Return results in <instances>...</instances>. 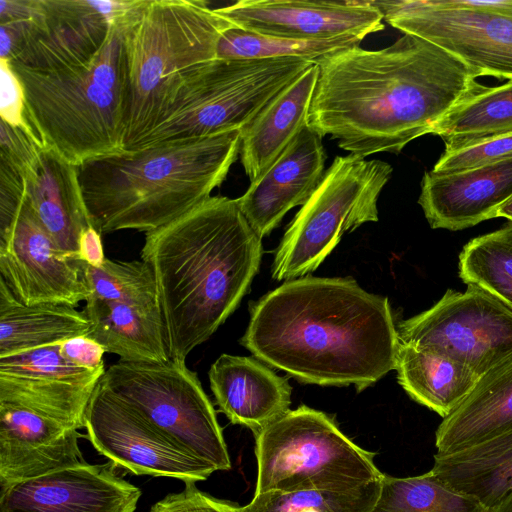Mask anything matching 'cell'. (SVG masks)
Instances as JSON below:
<instances>
[{
	"mask_svg": "<svg viewBox=\"0 0 512 512\" xmlns=\"http://www.w3.org/2000/svg\"><path fill=\"white\" fill-rule=\"evenodd\" d=\"M309 126L361 158L399 153L432 134L444 116L479 83L458 58L420 37L358 47L321 59Z\"/></svg>",
	"mask_w": 512,
	"mask_h": 512,
	"instance_id": "cell-1",
	"label": "cell"
},
{
	"mask_svg": "<svg viewBox=\"0 0 512 512\" xmlns=\"http://www.w3.org/2000/svg\"><path fill=\"white\" fill-rule=\"evenodd\" d=\"M250 311L240 343L300 382L361 391L396 369L400 341L389 301L352 279L289 280Z\"/></svg>",
	"mask_w": 512,
	"mask_h": 512,
	"instance_id": "cell-2",
	"label": "cell"
},
{
	"mask_svg": "<svg viewBox=\"0 0 512 512\" xmlns=\"http://www.w3.org/2000/svg\"><path fill=\"white\" fill-rule=\"evenodd\" d=\"M261 237L237 199L211 196L146 233L170 358L185 361L238 307L259 270Z\"/></svg>",
	"mask_w": 512,
	"mask_h": 512,
	"instance_id": "cell-3",
	"label": "cell"
},
{
	"mask_svg": "<svg viewBox=\"0 0 512 512\" xmlns=\"http://www.w3.org/2000/svg\"><path fill=\"white\" fill-rule=\"evenodd\" d=\"M241 130L122 151L78 166L99 233L154 231L211 197L239 157Z\"/></svg>",
	"mask_w": 512,
	"mask_h": 512,
	"instance_id": "cell-4",
	"label": "cell"
},
{
	"mask_svg": "<svg viewBox=\"0 0 512 512\" xmlns=\"http://www.w3.org/2000/svg\"><path fill=\"white\" fill-rule=\"evenodd\" d=\"M147 2L118 17L102 48L85 63L52 71L10 63L33 133L44 148L73 165L124 151L128 39Z\"/></svg>",
	"mask_w": 512,
	"mask_h": 512,
	"instance_id": "cell-5",
	"label": "cell"
},
{
	"mask_svg": "<svg viewBox=\"0 0 512 512\" xmlns=\"http://www.w3.org/2000/svg\"><path fill=\"white\" fill-rule=\"evenodd\" d=\"M232 25L203 0H148L128 39L124 151L161 122L189 72L217 58L218 41Z\"/></svg>",
	"mask_w": 512,
	"mask_h": 512,
	"instance_id": "cell-6",
	"label": "cell"
},
{
	"mask_svg": "<svg viewBox=\"0 0 512 512\" xmlns=\"http://www.w3.org/2000/svg\"><path fill=\"white\" fill-rule=\"evenodd\" d=\"M315 63L294 57L213 59L192 69L161 122L134 150L243 130ZM133 150V151H134Z\"/></svg>",
	"mask_w": 512,
	"mask_h": 512,
	"instance_id": "cell-7",
	"label": "cell"
},
{
	"mask_svg": "<svg viewBox=\"0 0 512 512\" xmlns=\"http://www.w3.org/2000/svg\"><path fill=\"white\" fill-rule=\"evenodd\" d=\"M255 435V494L351 489L381 480L371 453L335 420L307 406L289 410Z\"/></svg>",
	"mask_w": 512,
	"mask_h": 512,
	"instance_id": "cell-8",
	"label": "cell"
},
{
	"mask_svg": "<svg viewBox=\"0 0 512 512\" xmlns=\"http://www.w3.org/2000/svg\"><path fill=\"white\" fill-rule=\"evenodd\" d=\"M393 172L382 160L336 156L309 200L288 225L271 266L277 281L318 268L346 232L378 221L377 202Z\"/></svg>",
	"mask_w": 512,
	"mask_h": 512,
	"instance_id": "cell-9",
	"label": "cell"
},
{
	"mask_svg": "<svg viewBox=\"0 0 512 512\" xmlns=\"http://www.w3.org/2000/svg\"><path fill=\"white\" fill-rule=\"evenodd\" d=\"M100 383L214 472L231 468L213 404L185 361L119 360L105 371Z\"/></svg>",
	"mask_w": 512,
	"mask_h": 512,
	"instance_id": "cell-10",
	"label": "cell"
},
{
	"mask_svg": "<svg viewBox=\"0 0 512 512\" xmlns=\"http://www.w3.org/2000/svg\"><path fill=\"white\" fill-rule=\"evenodd\" d=\"M403 34L449 52L477 77L512 80V0H370Z\"/></svg>",
	"mask_w": 512,
	"mask_h": 512,
	"instance_id": "cell-11",
	"label": "cell"
},
{
	"mask_svg": "<svg viewBox=\"0 0 512 512\" xmlns=\"http://www.w3.org/2000/svg\"><path fill=\"white\" fill-rule=\"evenodd\" d=\"M400 342L440 350L478 377L512 356V312L475 286L447 290L428 310L397 325Z\"/></svg>",
	"mask_w": 512,
	"mask_h": 512,
	"instance_id": "cell-12",
	"label": "cell"
},
{
	"mask_svg": "<svg viewBox=\"0 0 512 512\" xmlns=\"http://www.w3.org/2000/svg\"><path fill=\"white\" fill-rule=\"evenodd\" d=\"M85 429L100 454L114 466L133 474L195 483L206 480L214 472L180 449L100 381L86 410Z\"/></svg>",
	"mask_w": 512,
	"mask_h": 512,
	"instance_id": "cell-13",
	"label": "cell"
},
{
	"mask_svg": "<svg viewBox=\"0 0 512 512\" xmlns=\"http://www.w3.org/2000/svg\"><path fill=\"white\" fill-rule=\"evenodd\" d=\"M84 266L60 250L26 198L12 226L0 233V278L24 304L86 301Z\"/></svg>",
	"mask_w": 512,
	"mask_h": 512,
	"instance_id": "cell-14",
	"label": "cell"
},
{
	"mask_svg": "<svg viewBox=\"0 0 512 512\" xmlns=\"http://www.w3.org/2000/svg\"><path fill=\"white\" fill-rule=\"evenodd\" d=\"M142 0H41L22 45L10 61L52 71L90 60L104 45L113 22Z\"/></svg>",
	"mask_w": 512,
	"mask_h": 512,
	"instance_id": "cell-15",
	"label": "cell"
},
{
	"mask_svg": "<svg viewBox=\"0 0 512 512\" xmlns=\"http://www.w3.org/2000/svg\"><path fill=\"white\" fill-rule=\"evenodd\" d=\"M105 367L85 369L65 360L60 343L0 358V402L47 413L85 428L90 399Z\"/></svg>",
	"mask_w": 512,
	"mask_h": 512,
	"instance_id": "cell-16",
	"label": "cell"
},
{
	"mask_svg": "<svg viewBox=\"0 0 512 512\" xmlns=\"http://www.w3.org/2000/svg\"><path fill=\"white\" fill-rule=\"evenodd\" d=\"M215 11L238 28L283 38L364 40L384 29L370 1L239 0Z\"/></svg>",
	"mask_w": 512,
	"mask_h": 512,
	"instance_id": "cell-17",
	"label": "cell"
},
{
	"mask_svg": "<svg viewBox=\"0 0 512 512\" xmlns=\"http://www.w3.org/2000/svg\"><path fill=\"white\" fill-rule=\"evenodd\" d=\"M141 491L111 465L78 466L0 492V512H134Z\"/></svg>",
	"mask_w": 512,
	"mask_h": 512,
	"instance_id": "cell-18",
	"label": "cell"
},
{
	"mask_svg": "<svg viewBox=\"0 0 512 512\" xmlns=\"http://www.w3.org/2000/svg\"><path fill=\"white\" fill-rule=\"evenodd\" d=\"M74 426L26 406L0 402V492L85 463Z\"/></svg>",
	"mask_w": 512,
	"mask_h": 512,
	"instance_id": "cell-19",
	"label": "cell"
},
{
	"mask_svg": "<svg viewBox=\"0 0 512 512\" xmlns=\"http://www.w3.org/2000/svg\"><path fill=\"white\" fill-rule=\"evenodd\" d=\"M325 160L322 137L308 125L260 178L250 182L237 202L261 238L269 235L288 211L309 200L323 179Z\"/></svg>",
	"mask_w": 512,
	"mask_h": 512,
	"instance_id": "cell-20",
	"label": "cell"
},
{
	"mask_svg": "<svg viewBox=\"0 0 512 512\" xmlns=\"http://www.w3.org/2000/svg\"><path fill=\"white\" fill-rule=\"evenodd\" d=\"M511 199L512 157L452 174L426 171L418 203L431 228L458 231L496 218Z\"/></svg>",
	"mask_w": 512,
	"mask_h": 512,
	"instance_id": "cell-21",
	"label": "cell"
},
{
	"mask_svg": "<svg viewBox=\"0 0 512 512\" xmlns=\"http://www.w3.org/2000/svg\"><path fill=\"white\" fill-rule=\"evenodd\" d=\"M208 376L220 411L254 434L290 410L288 380L254 358L222 354Z\"/></svg>",
	"mask_w": 512,
	"mask_h": 512,
	"instance_id": "cell-22",
	"label": "cell"
},
{
	"mask_svg": "<svg viewBox=\"0 0 512 512\" xmlns=\"http://www.w3.org/2000/svg\"><path fill=\"white\" fill-rule=\"evenodd\" d=\"M25 198L60 250L78 258L80 237L92 226L78 166L53 150L42 148L36 169L26 177Z\"/></svg>",
	"mask_w": 512,
	"mask_h": 512,
	"instance_id": "cell-23",
	"label": "cell"
},
{
	"mask_svg": "<svg viewBox=\"0 0 512 512\" xmlns=\"http://www.w3.org/2000/svg\"><path fill=\"white\" fill-rule=\"evenodd\" d=\"M318 75V65H311L241 131L239 156L250 182L260 178L309 125Z\"/></svg>",
	"mask_w": 512,
	"mask_h": 512,
	"instance_id": "cell-24",
	"label": "cell"
},
{
	"mask_svg": "<svg viewBox=\"0 0 512 512\" xmlns=\"http://www.w3.org/2000/svg\"><path fill=\"white\" fill-rule=\"evenodd\" d=\"M512 428V356L481 375L435 433L437 453L476 445Z\"/></svg>",
	"mask_w": 512,
	"mask_h": 512,
	"instance_id": "cell-25",
	"label": "cell"
},
{
	"mask_svg": "<svg viewBox=\"0 0 512 512\" xmlns=\"http://www.w3.org/2000/svg\"><path fill=\"white\" fill-rule=\"evenodd\" d=\"M91 322L89 337L106 352L129 362H165L170 359L160 309H144L94 297L83 310Z\"/></svg>",
	"mask_w": 512,
	"mask_h": 512,
	"instance_id": "cell-26",
	"label": "cell"
},
{
	"mask_svg": "<svg viewBox=\"0 0 512 512\" xmlns=\"http://www.w3.org/2000/svg\"><path fill=\"white\" fill-rule=\"evenodd\" d=\"M431 471L492 512L512 491V428L452 453H435Z\"/></svg>",
	"mask_w": 512,
	"mask_h": 512,
	"instance_id": "cell-27",
	"label": "cell"
},
{
	"mask_svg": "<svg viewBox=\"0 0 512 512\" xmlns=\"http://www.w3.org/2000/svg\"><path fill=\"white\" fill-rule=\"evenodd\" d=\"M83 311L57 303L24 304L0 278V358L88 335Z\"/></svg>",
	"mask_w": 512,
	"mask_h": 512,
	"instance_id": "cell-28",
	"label": "cell"
},
{
	"mask_svg": "<svg viewBox=\"0 0 512 512\" xmlns=\"http://www.w3.org/2000/svg\"><path fill=\"white\" fill-rule=\"evenodd\" d=\"M395 370L399 384L410 398L442 418L458 407L479 378L440 350L402 342Z\"/></svg>",
	"mask_w": 512,
	"mask_h": 512,
	"instance_id": "cell-29",
	"label": "cell"
},
{
	"mask_svg": "<svg viewBox=\"0 0 512 512\" xmlns=\"http://www.w3.org/2000/svg\"><path fill=\"white\" fill-rule=\"evenodd\" d=\"M512 133V80L488 87L478 84L437 124L432 134L445 150Z\"/></svg>",
	"mask_w": 512,
	"mask_h": 512,
	"instance_id": "cell-30",
	"label": "cell"
},
{
	"mask_svg": "<svg viewBox=\"0 0 512 512\" xmlns=\"http://www.w3.org/2000/svg\"><path fill=\"white\" fill-rule=\"evenodd\" d=\"M458 268L467 286L480 288L512 312V221L466 243Z\"/></svg>",
	"mask_w": 512,
	"mask_h": 512,
	"instance_id": "cell-31",
	"label": "cell"
},
{
	"mask_svg": "<svg viewBox=\"0 0 512 512\" xmlns=\"http://www.w3.org/2000/svg\"><path fill=\"white\" fill-rule=\"evenodd\" d=\"M370 512H489L478 500L455 491L431 470L412 477L384 475Z\"/></svg>",
	"mask_w": 512,
	"mask_h": 512,
	"instance_id": "cell-32",
	"label": "cell"
},
{
	"mask_svg": "<svg viewBox=\"0 0 512 512\" xmlns=\"http://www.w3.org/2000/svg\"><path fill=\"white\" fill-rule=\"evenodd\" d=\"M363 39L339 36L325 39H293L267 36L234 25L221 35L218 59H266L294 57L317 63L337 52L360 46Z\"/></svg>",
	"mask_w": 512,
	"mask_h": 512,
	"instance_id": "cell-33",
	"label": "cell"
},
{
	"mask_svg": "<svg viewBox=\"0 0 512 512\" xmlns=\"http://www.w3.org/2000/svg\"><path fill=\"white\" fill-rule=\"evenodd\" d=\"M381 480L351 489L254 494L240 512H370L378 499Z\"/></svg>",
	"mask_w": 512,
	"mask_h": 512,
	"instance_id": "cell-34",
	"label": "cell"
},
{
	"mask_svg": "<svg viewBox=\"0 0 512 512\" xmlns=\"http://www.w3.org/2000/svg\"><path fill=\"white\" fill-rule=\"evenodd\" d=\"M84 276L89 297L144 309H160L154 274L142 259L115 262L106 258L99 268L85 263Z\"/></svg>",
	"mask_w": 512,
	"mask_h": 512,
	"instance_id": "cell-35",
	"label": "cell"
},
{
	"mask_svg": "<svg viewBox=\"0 0 512 512\" xmlns=\"http://www.w3.org/2000/svg\"><path fill=\"white\" fill-rule=\"evenodd\" d=\"M511 157L512 133L486 138L461 148L444 150L431 171L436 174H452Z\"/></svg>",
	"mask_w": 512,
	"mask_h": 512,
	"instance_id": "cell-36",
	"label": "cell"
},
{
	"mask_svg": "<svg viewBox=\"0 0 512 512\" xmlns=\"http://www.w3.org/2000/svg\"><path fill=\"white\" fill-rule=\"evenodd\" d=\"M0 130V159L22 170L27 177L36 169L44 147L31 132L3 120Z\"/></svg>",
	"mask_w": 512,
	"mask_h": 512,
	"instance_id": "cell-37",
	"label": "cell"
},
{
	"mask_svg": "<svg viewBox=\"0 0 512 512\" xmlns=\"http://www.w3.org/2000/svg\"><path fill=\"white\" fill-rule=\"evenodd\" d=\"M150 512H240V507L200 491L195 483H185L179 493H171L155 503Z\"/></svg>",
	"mask_w": 512,
	"mask_h": 512,
	"instance_id": "cell-38",
	"label": "cell"
},
{
	"mask_svg": "<svg viewBox=\"0 0 512 512\" xmlns=\"http://www.w3.org/2000/svg\"><path fill=\"white\" fill-rule=\"evenodd\" d=\"M26 192V175L11 163L0 159V233L13 224Z\"/></svg>",
	"mask_w": 512,
	"mask_h": 512,
	"instance_id": "cell-39",
	"label": "cell"
},
{
	"mask_svg": "<svg viewBox=\"0 0 512 512\" xmlns=\"http://www.w3.org/2000/svg\"><path fill=\"white\" fill-rule=\"evenodd\" d=\"M0 71L1 120L5 121L6 123L12 126L21 127L31 132L35 136L26 119L25 98L22 85L14 70L12 69L10 62L7 60L0 59Z\"/></svg>",
	"mask_w": 512,
	"mask_h": 512,
	"instance_id": "cell-40",
	"label": "cell"
},
{
	"mask_svg": "<svg viewBox=\"0 0 512 512\" xmlns=\"http://www.w3.org/2000/svg\"><path fill=\"white\" fill-rule=\"evenodd\" d=\"M105 349L88 335L70 338L60 343L61 356L71 364L85 369L104 367Z\"/></svg>",
	"mask_w": 512,
	"mask_h": 512,
	"instance_id": "cell-41",
	"label": "cell"
},
{
	"mask_svg": "<svg viewBox=\"0 0 512 512\" xmlns=\"http://www.w3.org/2000/svg\"><path fill=\"white\" fill-rule=\"evenodd\" d=\"M78 258L87 265L95 268L101 267L106 260L101 233L93 226L87 228L80 237Z\"/></svg>",
	"mask_w": 512,
	"mask_h": 512,
	"instance_id": "cell-42",
	"label": "cell"
},
{
	"mask_svg": "<svg viewBox=\"0 0 512 512\" xmlns=\"http://www.w3.org/2000/svg\"><path fill=\"white\" fill-rule=\"evenodd\" d=\"M492 512H512V491L499 503Z\"/></svg>",
	"mask_w": 512,
	"mask_h": 512,
	"instance_id": "cell-43",
	"label": "cell"
},
{
	"mask_svg": "<svg viewBox=\"0 0 512 512\" xmlns=\"http://www.w3.org/2000/svg\"><path fill=\"white\" fill-rule=\"evenodd\" d=\"M497 217H503L512 221V199L499 208L496 214Z\"/></svg>",
	"mask_w": 512,
	"mask_h": 512,
	"instance_id": "cell-44",
	"label": "cell"
}]
</instances>
